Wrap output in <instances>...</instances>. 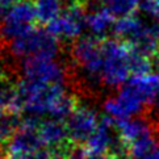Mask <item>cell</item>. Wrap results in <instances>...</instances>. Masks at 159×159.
I'll return each instance as SVG.
<instances>
[{"label": "cell", "mask_w": 159, "mask_h": 159, "mask_svg": "<svg viewBox=\"0 0 159 159\" xmlns=\"http://www.w3.org/2000/svg\"><path fill=\"white\" fill-rule=\"evenodd\" d=\"M159 101V74L132 76L118 88L115 96L105 99L103 109L107 117L118 124L142 116Z\"/></svg>", "instance_id": "obj_1"}, {"label": "cell", "mask_w": 159, "mask_h": 159, "mask_svg": "<svg viewBox=\"0 0 159 159\" xmlns=\"http://www.w3.org/2000/svg\"><path fill=\"white\" fill-rule=\"evenodd\" d=\"M19 107L30 117L66 120L76 107L65 84L41 83L21 79L17 83Z\"/></svg>", "instance_id": "obj_2"}, {"label": "cell", "mask_w": 159, "mask_h": 159, "mask_svg": "<svg viewBox=\"0 0 159 159\" xmlns=\"http://www.w3.org/2000/svg\"><path fill=\"white\" fill-rule=\"evenodd\" d=\"M132 49L122 41L103 39V66L100 86L115 89L121 88L132 78Z\"/></svg>", "instance_id": "obj_3"}, {"label": "cell", "mask_w": 159, "mask_h": 159, "mask_svg": "<svg viewBox=\"0 0 159 159\" xmlns=\"http://www.w3.org/2000/svg\"><path fill=\"white\" fill-rule=\"evenodd\" d=\"M71 59L83 80L91 87L100 86L103 66V39L92 36H82L71 46Z\"/></svg>", "instance_id": "obj_4"}, {"label": "cell", "mask_w": 159, "mask_h": 159, "mask_svg": "<svg viewBox=\"0 0 159 159\" xmlns=\"http://www.w3.org/2000/svg\"><path fill=\"white\" fill-rule=\"evenodd\" d=\"M61 45L59 39L46 28H34L26 34L9 42V52L16 59L50 58L57 59Z\"/></svg>", "instance_id": "obj_5"}, {"label": "cell", "mask_w": 159, "mask_h": 159, "mask_svg": "<svg viewBox=\"0 0 159 159\" xmlns=\"http://www.w3.org/2000/svg\"><path fill=\"white\" fill-rule=\"evenodd\" d=\"M86 4L76 0H66L65 9L54 21L46 25V29L57 38L75 41L82 37L86 28Z\"/></svg>", "instance_id": "obj_6"}, {"label": "cell", "mask_w": 159, "mask_h": 159, "mask_svg": "<svg viewBox=\"0 0 159 159\" xmlns=\"http://www.w3.org/2000/svg\"><path fill=\"white\" fill-rule=\"evenodd\" d=\"M36 21L38 19L33 0H20L2 20L0 36L11 42L34 29Z\"/></svg>", "instance_id": "obj_7"}, {"label": "cell", "mask_w": 159, "mask_h": 159, "mask_svg": "<svg viewBox=\"0 0 159 159\" xmlns=\"http://www.w3.org/2000/svg\"><path fill=\"white\" fill-rule=\"evenodd\" d=\"M101 117L89 105H78L66 118L69 138L79 146H86L87 142L99 128Z\"/></svg>", "instance_id": "obj_8"}, {"label": "cell", "mask_w": 159, "mask_h": 159, "mask_svg": "<svg viewBox=\"0 0 159 159\" xmlns=\"http://www.w3.org/2000/svg\"><path fill=\"white\" fill-rule=\"evenodd\" d=\"M22 79L41 83L65 84L66 70L57 59L50 58H30L21 63Z\"/></svg>", "instance_id": "obj_9"}, {"label": "cell", "mask_w": 159, "mask_h": 159, "mask_svg": "<svg viewBox=\"0 0 159 159\" xmlns=\"http://www.w3.org/2000/svg\"><path fill=\"white\" fill-rule=\"evenodd\" d=\"M116 126L118 135H120L121 141L124 142V145L126 146V149L128 146L134 143V142H137L142 138L150 137V135H154L157 132L154 121L145 116L129 118V120L116 124Z\"/></svg>", "instance_id": "obj_10"}, {"label": "cell", "mask_w": 159, "mask_h": 159, "mask_svg": "<svg viewBox=\"0 0 159 159\" xmlns=\"http://www.w3.org/2000/svg\"><path fill=\"white\" fill-rule=\"evenodd\" d=\"M113 26H115V17L101 5L87 12L86 28L92 37L104 39L107 33L113 30Z\"/></svg>", "instance_id": "obj_11"}, {"label": "cell", "mask_w": 159, "mask_h": 159, "mask_svg": "<svg viewBox=\"0 0 159 159\" xmlns=\"http://www.w3.org/2000/svg\"><path fill=\"white\" fill-rule=\"evenodd\" d=\"M147 24L141 20L137 16H129V17H124V19H118L115 22L113 26V33L115 36H117L125 43H132L135 41L145 30V28Z\"/></svg>", "instance_id": "obj_12"}, {"label": "cell", "mask_w": 159, "mask_h": 159, "mask_svg": "<svg viewBox=\"0 0 159 159\" xmlns=\"http://www.w3.org/2000/svg\"><path fill=\"white\" fill-rule=\"evenodd\" d=\"M129 159H159V141L154 135L142 138L128 146Z\"/></svg>", "instance_id": "obj_13"}, {"label": "cell", "mask_w": 159, "mask_h": 159, "mask_svg": "<svg viewBox=\"0 0 159 159\" xmlns=\"http://www.w3.org/2000/svg\"><path fill=\"white\" fill-rule=\"evenodd\" d=\"M39 22L48 25L54 21L65 9L66 0H33Z\"/></svg>", "instance_id": "obj_14"}, {"label": "cell", "mask_w": 159, "mask_h": 159, "mask_svg": "<svg viewBox=\"0 0 159 159\" xmlns=\"http://www.w3.org/2000/svg\"><path fill=\"white\" fill-rule=\"evenodd\" d=\"M100 3L113 17L124 19L134 16L141 7L142 0H100Z\"/></svg>", "instance_id": "obj_15"}, {"label": "cell", "mask_w": 159, "mask_h": 159, "mask_svg": "<svg viewBox=\"0 0 159 159\" xmlns=\"http://www.w3.org/2000/svg\"><path fill=\"white\" fill-rule=\"evenodd\" d=\"M21 120L15 115V112L0 113V142H9L17 132Z\"/></svg>", "instance_id": "obj_16"}, {"label": "cell", "mask_w": 159, "mask_h": 159, "mask_svg": "<svg viewBox=\"0 0 159 159\" xmlns=\"http://www.w3.org/2000/svg\"><path fill=\"white\" fill-rule=\"evenodd\" d=\"M66 159H113L109 155L105 154H98V152H93L86 147H75L74 150H71L69 154L66 155Z\"/></svg>", "instance_id": "obj_17"}, {"label": "cell", "mask_w": 159, "mask_h": 159, "mask_svg": "<svg viewBox=\"0 0 159 159\" xmlns=\"http://www.w3.org/2000/svg\"><path fill=\"white\" fill-rule=\"evenodd\" d=\"M20 0H0V20L4 19V16L9 12V9Z\"/></svg>", "instance_id": "obj_18"}, {"label": "cell", "mask_w": 159, "mask_h": 159, "mask_svg": "<svg viewBox=\"0 0 159 159\" xmlns=\"http://www.w3.org/2000/svg\"><path fill=\"white\" fill-rule=\"evenodd\" d=\"M154 124H155V129H157V132H159V107H158V111H157V116H155Z\"/></svg>", "instance_id": "obj_19"}, {"label": "cell", "mask_w": 159, "mask_h": 159, "mask_svg": "<svg viewBox=\"0 0 159 159\" xmlns=\"http://www.w3.org/2000/svg\"><path fill=\"white\" fill-rule=\"evenodd\" d=\"M0 159H7V157H4V155L2 154V152H0Z\"/></svg>", "instance_id": "obj_20"}, {"label": "cell", "mask_w": 159, "mask_h": 159, "mask_svg": "<svg viewBox=\"0 0 159 159\" xmlns=\"http://www.w3.org/2000/svg\"><path fill=\"white\" fill-rule=\"evenodd\" d=\"M0 52H2V36H0Z\"/></svg>", "instance_id": "obj_21"}, {"label": "cell", "mask_w": 159, "mask_h": 159, "mask_svg": "<svg viewBox=\"0 0 159 159\" xmlns=\"http://www.w3.org/2000/svg\"><path fill=\"white\" fill-rule=\"evenodd\" d=\"M157 20H158V21H159V13H158V17H157Z\"/></svg>", "instance_id": "obj_22"}, {"label": "cell", "mask_w": 159, "mask_h": 159, "mask_svg": "<svg viewBox=\"0 0 159 159\" xmlns=\"http://www.w3.org/2000/svg\"><path fill=\"white\" fill-rule=\"evenodd\" d=\"M158 104H159V101H158Z\"/></svg>", "instance_id": "obj_23"}]
</instances>
